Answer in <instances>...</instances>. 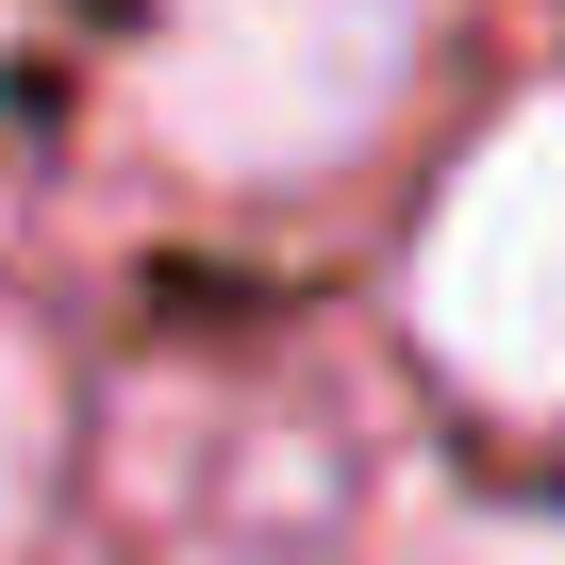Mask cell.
<instances>
[{
  "label": "cell",
  "mask_w": 565,
  "mask_h": 565,
  "mask_svg": "<svg viewBox=\"0 0 565 565\" xmlns=\"http://www.w3.org/2000/svg\"><path fill=\"white\" fill-rule=\"evenodd\" d=\"M51 449H67V399H51V350L0 317V548L34 532V499H51Z\"/></svg>",
  "instance_id": "3957f363"
},
{
  "label": "cell",
  "mask_w": 565,
  "mask_h": 565,
  "mask_svg": "<svg viewBox=\"0 0 565 565\" xmlns=\"http://www.w3.org/2000/svg\"><path fill=\"white\" fill-rule=\"evenodd\" d=\"M449 565H565V515H482L449 532Z\"/></svg>",
  "instance_id": "277c9868"
},
{
  "label": "cell",
  "mask_w": 565,
  "mask_h": 565,
  "mask_svg": "<svg viewBox=\"0 0 565 565\" xmlns=\"http://www.w3.org/2000/svg\"><path fill=\"white\" fill-rule=\"evenodd\" d=\"M433 0H167L150 18V134L200 183H333L416 100Z\"/></svg>",
  "instance_id": "6da1fadb"
},
{
  "label": "cell",
  "mask_w": 565,
  "mask_h": 565,
  "mask_svg": "<svg viewBox=\"0 0 565 565\" xmlns=\"http://www.w3.org/2000/svg\"><path fill=\"white\" fill-rule=\"evenodd\" d=\"M416 350L499 416H565V84L449 167L416 233Z\"/></svg>",
  "instance_id": "7a4b0ae2"
}]
</instances>
